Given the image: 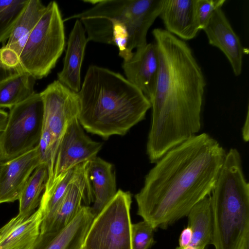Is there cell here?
Returning <instances> with one entry per match:
<instances>
[{
  "instance_id": "836d02e7",
  "label": "cell",
  "mask_w": 249,
  "mask_h": 249,
  "mask_svg": "<svg viewBox=\"0 0 249 249\" xmlns=\"http://www.w3.org/2000/svg\"><path fill=\"white\" fill-rule=\"evenodd\" d=\"M2 162V159H1V155H0V165L1 164V163Z\"/></svg>"
},
{
  "instance_id": "3957f363",
  "label": "cell",
  "mask_w": 249,
  "mask_h": 249,
  "mask_svg": "<svg viewBox=\"0 0 249 249\" xmlns=\"http://www.w3.org/2000/svg\"><path fill=\"white\" fill-rule=\"evenodd\" d=\"M77 93L80 124L104 139L124 135L151 108L148 99L126 78L96 65L88 68Z\"/></svg>"
},
{
  "instance_id": "5bb4252c",
  "label": "cell",
  "mask_w": 249,
  "mask_h": 249,
  "mask_svg": "<svg viewBox=\"0 0 249 249\" xmlns=\"http://www.w3.org/2000/svg\"><path fill=\"white\" fill-rule=\"evenodd\" d=\"M94 217L91 207L82 206L74 218L58 233H40L32 249H81Z\"/></svg>"
},
{
  "instance_id": "ba28073f",
  "label": "cell",
  "mask_w": 249,
  "mask_h": 249,
  "mask_svg": "<svg viewBox=\"0 0 249 249\" xmlns=\"http://www.w3.org/2000/svg\"><path fill=\"white\" fill-rule=\"evenodd\" d=\"M129 192L119 190L94 217L85 236L83 249H131Z\"/></svg>"
},
{
  "instance_id": "2e32d148",
  "label": "cell",
  "mask_w": 249,
  "mask_h": 249,
  "mask_svg": "<svg viewBox=\"0 0 249 249\" xmlns=\"http://www.w3.org/2000/svg\"><path fill=\"white\" fill-rule=\"evenodd\" d=\"M43 216L39 207L26 218L17 215L0 229V249H32L40 234Z\"/></svg>"
},
{
  "instance_id": "4dcf8cb0",
  "label": "cell",
  "mask_w": 249,
  "mask_h": 249,
  "mask_svg": "<svg viewBox=\"0 0 249 249\" xmlns=\"http://www.w3.org/2000/svg\"><path fill=\"white\" fill-rule=\"evenodd\" d=\"M249 108H248L246 119L242 128V137L244 141H249Z\"/></svg>"
},
{
  "instance_id": "4316f807",
  "label": "cell",
  "mask_w": 249,
  "mask_h": 249,
  "mask_svg": "<svg viewBox=\"0 0 249 249\" xmlns=\"http://www.w3.org/2000/svg\"><path fill=\"white\" fill-rule=\"evenodd\" d=\"M0 58L4 65L12 68H21L19 56L14 50L3 46L0 49Z\"/></svg>"
},
{
  "instance_id": "9c48e42d",
  "label": "cell",
  "mask_w": 249,
  "mask_h": 249,
  "mask_svg": "<svg viewBox=\"0 0 249 249\" xmlns=\"http://www.w3.org/2000/svg\"><path fill=\"white\" fill-rule=\"evenodd\" d=\"M40 93L44 107L43 126L52 136L55 160L59 142L66 129L72 120L78 118V95L57 80Z\"/></svg>"
},
{
  "instance_id": "52a82bcc",
  "label": "cell",
  "mask_w": 249,
  "mask_h": 249,
  "mask_svg": "<svg viewBox=\"0 0 249 249\" xmlns=\"http://www.w3.org/2000/svg\"><path fill=\"white\" fill-rule=\"evenodd\" d=\"M43 119V103L40 93H36L10 109L6 126L0 134L2 161L20 156L38 145Z\"/></svg>"
},
{
  "instance_id": "7a4b0ae2",
  "label": "cell",
  "mask_w": 249,
  "mask_h": 249,
  "mask_svg": "<svg viewBox=\"0 0 249 249\" xmlns=\"http://www.w3.org/2000/svg\"><path fill=\"white\" fill-rule=\"evenodd\" d=\"M159 59L146 154L156 163L168 151L196 135L201 126L206 81L189 45L167 32L153 30Z\"/></svg>"
},
{
  "instance_id": "d4e9b609",
  "label": "cell",
  "mask_w": 249,
  "mask_h": 249,
  "mask_svg": "<svg viewBox=\"0 0 249 249\" xmlns=\"http://www.w3.org/2000/svg\"><path fill=\"white\" fill-rule=\"evenodd\" d=\"M152 226L144 220L132 224L131 249H148L154 242Z\"/></svg>"
},
{
  "instance_id": "e0dca14e",
  "label": "cell",
  "mask_w": 249,
  "mask_h": 249,
  "mask_svg": "<svg viewBox=\"0 0 249 249\" xmlns=\"http://www.w3.org/2000/svg\"><path fill=\"white\" fill-rule=\"evenodd\" d=\"M195 0H164L159 17L165 30L181 40H190L197 35L195 17Z\"/></svg>"
},
{
  "instance_id": "44dd1931",
  "label": "cell",
  "mask_w": 249,
  "mask_h": 249,
  "mask_svg": "<svg viewBox=\"0 0 249 249\" xmlns=\"http://www.w3.org/2000/svg\"><path fill=\"white\" fill-rule=\"evenodd\" d=\"M188 226L192 230V245L197 249H205L212 244L213 219L209 196L195 205L188 215Z\"/></svg>"
},
{
  "instance_id": "484cf974",
  "label": "cell",
  "mask_w": 249,
  "mask_h": 249,
  "mask_svg": "<svg viewBox=\"0 0 249 249\" xmlns=\"http://www.w3.org/2000/svg\"><path fill=\"white\" fill-rule=\"evenodd\" d=\"M225 0H195V17L198 29L203 30L214 11L222 8Z\"/></svg>"
},
{
  "instance_id": "4fadbf2b",
  "label": "cell",
  "mask_w": 249,
  "mask_h": 249,
  "mask_svg": "<svg viewBox=\"0 0 249 249\" xmlns=\"http://www.w3.org/2000/svg\"><path fill=\"white\" fill-rule=\"evenodd\" d=\"M210 44L219 48L230 62L234 74L242 72L244 50L222 8L217 9L203 29Z\"/></svg>"
},
{
  "instance_id": "9a60e30c",
  "label": "cell",
  "mask_w": 249,
  "mask_h": 249,
  "mask_svg": "<svg viewBox=\"0 0 249 249\" xmlns=\"http://www.w3.org/2000/svg\"><path fill=\"white\" fill-rule=\"evenodd\" d=\"M88 42L82 22L76 19L69 35L63 68L57 74V80L76 93L81 86V69Z\"/></svg>"
},
{
  "instance_id": "8992f818",
  "label": "cell",
  "mask_w": 249,
  "mask_h": 249,
  "mask_svg": "<svg viewBox=\"0 0 249 249\" xmlns=\"http://www.w3.org/2000/svg\"><path fill=\"white\" fill-rule=\"evenodd\" d=\"M93 6L63 19L98 17L122 26L128 37L127 49L133 53L147 44L146 35L155 20L159 17L164 0H83Z\"/></svg>"
},
{
  "instance_id": "6da1fadb",
  "label": "cell",
  "mask_w": 249,
  "mask_h": 249,
  "mask_svg": "<svg viewBox=\"0 0 249 249\" xmlns=\"http://www.w3.org/2000/svg\"><path fill=\"white\" fill-rule=\"evenodd\" d=\"M226 155L206 133L196 134L168 151L145 177L135 195L137 214L156 230L187 216L209 196Z\"/></svg>"
},
{
  "instance_id": "f546056e",
  "label": "cell",
  "mask_w": 249,
  "mask_h": 249,
  "mask_svg": "<svg viewBox=\"0 0 249 249\" xmlns=\"http://www.w3.org/2000/svg\"><path fill=\"white\" fill-rule=\"evenodd\" d=\"M8 119V113L0 108V134L4 130Z\"/></svg>"
},
{
  "instance_id": "cb8c5ba5",
  "label": "cell",
  "mask_w": 249,
  "mask_h": 249,
  "mask_svg": "<svg viewBox=\"0 0 249 249\" xmlns=\"http://www.w3.org/2000/svg\"><path fill=\"white\" fill-rule=\"evenodd\" d=\"M28 0H0V43L9 38Z\"/></svg>"
},
{
  "instance_id": "d6986e66",
  "label": "cell",
  "mask_w": 249,
  "mask_h": 249,
  "mask_svg": "<svg viewBox=\"0 0 249 249\" xmlns=\"http://www.w3.org/2000/svg\"><path fill=\"white\" fill-rule=\"evenodd\" d=\"M78 166L58 177L50 188L44 190L39 206L43 216L40 233H47L50 230L68 186L77 173Z\"/></svg>"
},
{
  "instance_id": "277c9868",
  "label": "cell",
  "mask_w": 249,
  "mask_h": 249,
  "mask_svg": "<svg viewBox=\"0 0 249 249\" xmlns=\"http://www.w3.org/2000/svg\"><path fill=\"white\" fill-rule=\"evenodd\" d=\"M209 199L214 249H242L249 243V184L237 149L226 153Z\"/></svg>"
},
{
  "instance_id": "e575fe53",
  "label": "cell",
  "mask_w": 249,
  "mask_h": 249,
  "mask_svg": "<svg viewBox=\"0 0 249 249\" xmlns=\"http://www.w3.org/2000/svg\"><path fill=\"white\" fill-rule=\"evenodd\" d=\"M176 249H181L179 247H178V248H177Z\"/></svg>"
},
{
  "instance_id": "f1b7e54d",
  "label": "cell",
  "mask_w": 249,
  "mask_h": 249,
  "mask_svg": "<svg viewBox=\"0 0 249 249\" xmlns=\"http://www.w3.org/2000/svg\"><path fill=\"white\" fill-rule=\"evenodd\" d=\"M193 233L191 228L187 226L181 231L179 237V247L182 249L191 244Z\"/></svg>"
},
{
  "instance_id": "603a6c76",
  "label": "cell",
  "mask_w": 249,
  "mask_h": 249,
  "mask_svg": "<svg viewBox=\"0 0 249 249\" xmlns=\"http://www.w3.org/2000/svg\"><path fill=\"white\" fill-rule=\"evenodd\" d=\"M48 166L40 164L33 172L24 186L19 198L18 216L26 218L39 206L41 195L45 190L48 178Z\"/></svg>"
},
{
  "instance_id": "30bf717a",
  "label": "cell",
  "mask_w": 249,
  "mask_h": 249,
  "mask_svg": "<svg viewBox=\"0 0 249 249\" xmlns=\"http://www.w3.org/2000/svg\"><path fill=\"white\" fill-rule=\"evenodd\" d=\"M102 145L86 134L77 118L72 120L59 142L52 175L44 190L49 189L58 177L96 157Z\"/></svg>"
},
{
  "instance_id": "1f68e13d",
  "label": "cell",
  "mask_w": 249,
  "mask_h": 249,
  "mask_svg": "<svg viewBox=\"0 0 249 249\" xmlns=\"http://www.w3.org/2000/svg\"><path fill=\"white\" fill-rule=\"evenodd\" d=\"M180 249H197L196 247H195L192 245H189V246H187L182 249H181V248H180Z\"/></svg>"
},
{
  "instance_id": "7c38bea8",
  "label": "cell",
  "mask_w": 249,
  "mask_h": 249,
  "mask_svg": "<svg viewBox=\"0 0 249 249\" xmlns=\"http://www.w3.org/2000/svg\"><path fill=\"white\" fill-rule=\"evenodd\" d=\"M122 68L126 79L149 100L155 90L159 70L156 44L147 43L136 49L128 59L123 60Z\"/></svg>"
},
{
  "instance_id": "ac0fdd59",
  "label": "cell",
  "mask_w": 249,
  "mask_h": 249,
  "mask_svg": "<svg viewBox=\"0 0 249 249\" xmlns=\"http://www.w3.org/2000/svg\"><path fill=\"white\" fill-rule=\"evenodd\" d=\"M87 172L94 195L91 209L95 216L117 193L115 171L112 163L96 156L89 161Z\"/></svg>"
},
{
  "instance_id": "7402d4cb",
  "label": "cell",
  "mask_w": 249,
  "mask_h": 249,
  "mask_svg": "<svg viewBox=\"0 0 249 249\" xmlns=\"http://www.w3.org/2000/svg\"><path fill=\"white\" fill-rule=\"evenodd\" d=\"M36 80L23 71L0 82V108L10 109L35 94Z\"/></svg>"
},
{
  "instance_id": "5b68a950",
  "label": "cell",
  "mask_w": 249,
  "mask_h": 249,
  "mask_svg": "<svg viewBox=\"0 0 249 249\" xmlns=\"http://www.w3.org/2000/svg\"><path fill=\"white\" fill-rule=\"evenodd\" d=\"M64 22L57 3L50 2L23 45L19 55L20 66L36 80L50 73L64 51Z\"/></svg>"
},
{
  "instance_id": "8fae6325",
  "label": "cell",
  "mask_w": 249,
  "mask_h": 249,
  "mask_svg": "<svg viewBox=\"0 0 249 249\" xmlns=\"http://www.w3.org/2000/svg\"><path fill=\"white\" fill-rule=\"evenodd\" d=\"M40 164L37 146L0 165V204L18 200L30 177Z\"/></svg>"
},
{
  "instance_id": "ffe728a7",
  "label": "cell",
  "mask_w": 249,
  "mask_h": 249,
  "mask_svg": "<svg viewBox=\"0 0 249 249\" xmlns=\"http://www.w3.org/2000/svg\"><path fill=\"white\" fill-rule=\"evenodd\" d=\"M46 8V6L39 0H28L4 47L14 50L19 56L27 37L41 19Z\"/></svg>"
},
{
  "instance_id": "83f0119b",
  "label": "cell",
  "mask_w": 249,
  "mask_h": 249,
  "mask_svg": "<svg viewBox=\"0 0 249 249\" xmlns=\"http://www.w3.org/2000/svg\"><path fill=\"white\" fill-rule=\"evenodd\" d=\"M23 71L21 68H12L6 66L2 62L0 55V82Z\"/></svg>"
},
{
  "instance_id": "d590c367",
  "label": "cell",
  "mask_w": 249,
  "mask_h": 249,
  "mask_svg": "<svg viewBox=\"0 0 249 249\" xmlns=\"http://www.w3.org/2000/svg\"><path fill=\"white\" fill-rule=\"evenodd\" d=\"M81 249H82V248H81Z\"/></svg>"
},
{
  "instance_id": "d6a6232c",
  "label": "cell",
  "mask_w": 249,
  "mask_h": 249,
  "mask_svg": "<svg viewBox=\"0 0 249 249\" xmlns=\"http://www.w3.org/2000/svg\"><path fill=\"white\" fill-rule=\"evenodd\" d=\"M242 249H249V243L247 244Z\"/></svg>"
}]
</instances>
